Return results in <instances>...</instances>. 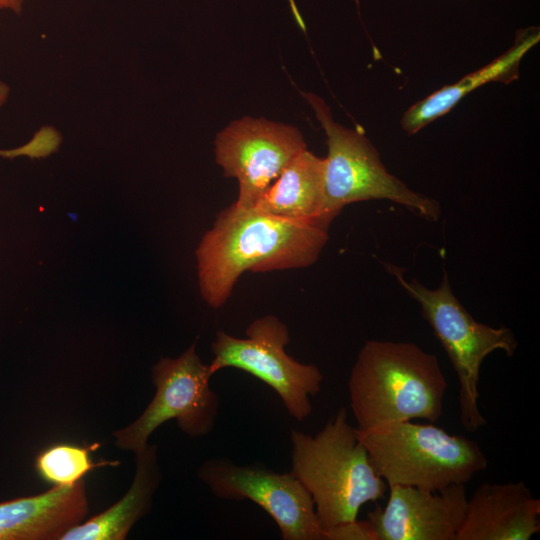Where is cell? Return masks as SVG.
I'll return each instance as SVG.
<instances>
[{
    "mask_svg": "<svg viewBox=\"0 0 540 540\" xmlns=\"http://www.w3.org/2000/svg\"><path fill=\"white\" fill-rule=\"evenodd\" d=\"M327 226L243 209L220 212L197 250L199 289L212 308L226 303L246 271L304 268L315 263L328 241Z\"/></svg>",
    "mask_w": 540,
    "mask_h": 540,
    "instance_id": "cell-1",
    "label": "cell"
},
{
    "mask_svg": "<svg viewBox=\"0 0 540 540\" xmlns=\"http://www.w3.org/2000/svg\"><path fill=\"white\" fill-rule=\"evenodd\" d=\"M447 381L436 355L412 342L369 340L352 366L348 390L358 430L443 412Z\"/></svg>",
    "mask_w": 540,
    "mask_h": 540,
    "instance_id": "cell-2",
    "label": "cell"
},
{
    "mask_svg": "<svg viewBox=\"0 0 540 540\" xmlns=\"http://www.w3.org/2000/svg\"><path fill=\"white\" fill-rule=\"evenodd\" d=\"M341 407L314 436L290 434L291 473L310 493L321 528L357 519L361 507L384 498L387 483Z\"/></svg>",
    "mask_w": 540,
    "mask_h": 540,
    "instance_id": "cell-3",
    "label": "cell"
},
{
    "mask_svg": "<svg viewBox=\"0 0 540 540\" xmlns=\"http://www.w3.org/2000/svg\"><path fill=\"white\" fill-rule=\"evenodd\" d=\"M376 473L388 486L438 491L466 484L488 466L477 442L411 421L358 430Z\"/></svg>",
    "mask_w": 540,
    "mask_h": 540,
    "instance_id": "cell-4",
    "label": "cell"
},
{
    "mask_svg": "<svg viewBox=\"0 0 540 540\" xmlns=\"http://www.w3.org/2000/svg\"><path fill=\"white\" fill-rule=\"evenodd\" d=\"M384 267L420 305L457 375L461 425L467 432L477 431L486 424L478 405L482 363L497 350L513 356L518 347L514 333L505 326L496 328L476 321L453 294L446 274L437 288L429 289L415 279L407 281L395 265L385 263Z\"/></svg>",
    "mask_w": 540,
    "mask_h": 540,
    "instance_id": "cell-5",
    "label": "cell"
},
{
    "mask_svg": "<svg viewBox=\"0 0 540 540\" xmlns=\"http://www.w3.org/2000/svg\"><path fill=\"white\" fill-rule=\"evenodd\" d=\"M301 95L314 111L327 139L325 214L331 222L345 206L368 200H388L431 221L440 217V204L413 191L391 174L361 129L347 128L336 122L329 106L318 95L312 92H301Z\"/></svg>",
    "mask_w": 540,
    "mask_h": 540,
    "instance_id": "cell-6",
    "label": "cell"
},
{
    "mask_svg": "<svg viewBox=\"0 0 540 540\" xmlns=\"http://www.w3.org/2000/svg\"><path fill=\"white\" fill-rule=\"evenodd\" d=\"M246 338L218 331L211 344L212 375L224 368L251 374L271 387L280 397L289 415L303 421L312 413L310 397L318 394L323 382L320 368L301 363L289 356L288 327L276 316L254 320L246 329Z\"/></svg>",
    "mask_w": 540,
    "mask_h": 540,
    "instance_id": "cell-7",
    "label": "cell"
},
{
    "mask_svg": "<svg viewBox=\"0 0 540 540\" xmlns=\"http://www.w3.org/2000/svg\"><path fill=\"white\" fill-rule=\"evenodd\" d=\"M212 376L196 353V343L177 358L160 359L152 368L156 393L133 423L114 432L117 446L137 453L154 430L171 419L192 438L209 434L220 406L219 396L210 388Z\"/></svg>",
    "mask_w": 540,
    "mask_h": 540,
    "instance_id": "cell-8",
    "label": "cell"
},
{
    "mask_svg": "<svg viewBox=\"0 0 540 540\" xmlns=\"http://www.w3.org/2000/svg\"><path fill=\"white\" fill-rule=\"evenodd\" d=\"M198 477L218 498L248 499L260 506L275 521L283 540H325L313 499L291 472L212 458L201 465Z\"/></svg>",
    "mask_w": 540,
    "mask_h": 540,
    "instance_id": "cell-9",
    "label": "cell"
},
{
    "mask_svg": "<svg viewBox=\"0 0 540 540\" xmlns=\"http://www.w3.org/2000/svg\"><path fill=\"white\" fill-rule=\"evenodd\" d=\"M307 149L301 131L288 124L244 116L231 122L214 140L217 164L238 181L234 202L251 209L290 162Z\"/></svg>",
    "mask_w": 540,
    "mask_h": 540,
    "instance_id": "cell-10",
    "label": "cell"
},
{
    "mask_svg": "<svg viewBox=\"0 0 540 540\" xmlns=\"http://www.w3.org/2000/svg\"><path fill=\"white\" fill-rule=\"evenodd\" d=\"M389 488L385 507L376 505L367 513L377 540H456L468 499L465 484L438 491Z\"/></svg>",
    "mask_w": 540,
    "mask_h": 540,
    "instance_id": "cell-11",
    "label": "cell"
},
{
    "mask_svg": "<svg viewBox=\"0 0 540 540\" xmlns=\"http://www.w3.org/2000/svg\"><path fill=\"white\" fill-rule=\"evenodd\" d=\"M540 533V500L523 481L483 483L467 499L456 540H530Z\"/></svg>",
    "mask_w": 540,
    "mask_h": 540,
    "instance_id": "cell-12",
    "label": "cell"
},
{
    "mask_svg": "<svg viewBox=\"0 0 540 540\" xmlns=\"http://www.w3.org/2000/svg\"><path fill=\"white\" fill-rule=\"evenodd\" d=\"M88 509L84 481L0 503V540H54L82 522Z\"/></svg>",
    "mask_w": 540,
    "mask_h": 540,
    "instance_id": "cell-13",
    "label": "cell"
},
{
    "mask_svg": "<svg viewBox=\"0 0 540 540\" xmlns=\"http://www.w3.org/2000/svg\"><path fill=\"white\" fill-rule=\"evenodd\" d=\"M540 41L538 27L519 29L512 46L485 66L446 85L410 106L403 114L402 129L412 135L452 110L465 96L490 82L509 84L519 78L523 57Z\"/></svg>",
    "mask_w": 540,
    "mask_h": 540,
    "instance_id": "cell-14",
    "label": "cell"
},
{
    "mask_svg": "<svg viewBox=\"0 0 540 540\" xmlns=\"http://www.w3.org/2000/svg\"><path fill=\"white\" fill-rule=\"evenodd\" d=\"M324 158L299 153L264 191L253 209L272 216L329 227L325 214Z\"/></svg>",
    "mask_w": 540,
    "mask_h": 540,
    "instance_id": "cell-15",
    "label": "cell"
},
{
    "mask_svg": "<svg viewBox=\"0 0 540 540\" xmlns=\"http://www.w3.org/2000/svg\"><path fill=\"white\" fill-rule=\"evenodd\" d=\"M136 454V473L127 493L114 505L67 530L60 540H123L151 508L161 472L157 447L147 444Z\"/></svg>",
    "mask_w": 540,
    "mask_h": 540,
    "instance_id": "cell-16",
    "label": "cell"
},
{
    "mask_svg": "<svg viewBox=\"0 0 540 540\" xmlns=\"http://www.w3.org/2000/svg\"><path fill=\"white\" fill-rule=\"evenodd\" d=\"M91 447L58 444L41 452L36 458L39 475L54 486L73 485L93 468L105 463H95L90 458Z\"/></svg>",
    "mask_w": 540,
    "mask_h": 540,
    "instance_id": "cell-17",
    "label": "cell"
},
{
    "mask_svg": "<svg viewBox=\"0 0 540 540\" xmlns=\"http://www.w3.org/2000/svg\"><path fill=\"white\" fill-rule=\"evenodd\" d=\"M325 540H377L369 520H352L324 531Z\"/></svg>",
    "mask_w": 540,
    "mask_h": 540,
    "instance_id": "cell-18",
    "label": "cell"
},
{
    "mask_svg": "<svg viewBox=\"0 0 540 540\" xmlns=\"http://www.w3.org/2000/svg\"><path fill=\"white\" fill-rule=\"evenodd\" d=\"M23 2L24 0H0V5L2 9H9L14 12H19Z\"/></svg>",
    "mask_w": 540,
    "mask_h": 540,
    "instance_id": "cell-19",
    "label": "cell"
},
{
    "mask_svg": "<svg viewBox=\"0 0 540 540\" xmlns=\"http://www.w3.org/2000/svg\"><path fill=\"white\" fill-rule=\"evenodd\" d=\"M7 96V89L4 84L0 83V105L5 101Z\"/></svg>",
    "mask_w": 540,
    "mask_h": 540,
    "instance_id": "cell-20",
    "label": "cell"
},
{
    "mask_svg": "<svg viewBox=\"0 0 540 540\" xmlns=\"http://www.w3.org/2000/svg\"><path fill=\"white\" fill-rule=\"evenodd\" d=\"M2 9L1 5H0V10Z\"/></svg>",
    "mask_w": 540,
    "mask_h": 540,
    "instance_id": "cell-21",
    "label": "cell"
}]
</instances>
